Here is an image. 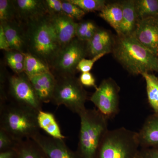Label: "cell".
I'll return each mask as SVG.
<instances>
[{"label": "cell", "mask_w": 158, "mask_h": 158, "mask_svg": "<svg viewBox=\"0 0 158 158\" xmlns=\"http://www.w3.org/2000/svg\"><path fill=\"white\" fill-rule=\"evenodd\" d=\"M119 87L113 79H105L96 88L90 100L108 119L113 118L119 112Z\"/></svg>", "instance_id": "9"}, {"label": "cell", "mask_w": 158, "mask_h": 158, "mask_svg": "<svg viewBox=\"0 0 158 158\" xmlns=\"http://www.w3.org/2000/svg\"><path fill=\"white\" fill-rule=\"evenodd\" d=\"M24 54L25 55L24 73L29 79L51 71L49 66L41 59L30 53Z\"/></svg>", "instance_id": "22"}, {"label": "cell", "mask_w": 158, "mask_h": 158, "mask_svg": "<svg viewBox=\"0 0 158 158\" xmlns=\"http://www.w3.org/2000/svg\"><path fill=\"white\" fill-rule=\"evenodd\" d=\"M78 6L85 12L101 11L107 4L104 0H68Z\"/></svg>", "instance_id": "27"}, {"label": "cell", "mask_w": 158, "mask_h": 158, "mask_svg": "<svg viewBox=\"0 0 158 158\" xmlns=\"http://www.w3.org/2000/svg\"><path fill=\"white\" fill-rule=\"evenodd\" d=\"M79 79L83 86L88 87H94L95 89L98 88L96 86L95 78L90 72L82 73Z\"/></svg>", "instance_id": "33"}, {"label": "cell", "mask_w": 158, "mask_h": 158, "mask_svg": "<svg viewBox=\"0 0 158 158\" xmlns=\"http://www.w3.org/2000/svg\"><path fill=\"white\" fill-rule=\"evenodd\" d=\"M38 112L9 102L0 104V128L16 141L32 139L40 133Z\"/></svg>", "instance_id": "2"}, {"label": "cell", "mask_w": 158, "mask_h": 158, "mask_svg": "<svg viewBox=\"0 0 158 158\" xmlns=\"http://www.w3.org/2000/svg\"><path fill=\"white\" fill-rule=\"evenodd\" d=\"M0 49L1 50L6 51V52L11 50L2 27L1 25H0Z\"/></svg>", "instance_id": "35"}, {"label": "cell", "mask_w": 158, "mask_h": 158, "mask_svg": "<svg viewBox=\"0 0 158 158\" xmlns=\"http://www.w3.org/2000/svg\"><path fill=\"white\" fill-rule=\"evenodd\" d=\"M133 35L145 48L158 57V18L138 21Z\"/></svg>", "instance_id": "11"}, {"label": "cell", "mask_w": 158, "mask_h": 158, "mask_svg": "<svg viewBox=\"0 0 158 158\" xmlns=\"http://www.w3.org/2000/svg\"><path fill=\"white\" fill-rule=\"evenodd\" d=\"M140 147L138 132L121 127L108 130L96 158H136Z\"/></svg>", "instance_id": "5"}, {"label": "cell", "mask_w": 158, "mask_h": 158, "mask_svg": "<svg viewBox=\"0 0 158 158\" xmlns=\"http://www.w3.org/2000/svg\"><path fill=\"white\" fill-rule=\"evenodd\" d=\"M32 140L39 145L48 158H80L77 152L70 149L63 140L47 137L40 133Z\"/></svg>", "instance_id": "12"}, {"label": "cell", "mask_w": 158, "mask_h": 158, "mask_svg": "<svg viewBox=\"0 0 158 158\" xmlns=\"http://www.w3.org/2000/svg\"><path fill=\"white\" fill-rule=\"evenodd\" d=\"M51 31L61 48L76 37L77 23L64 13L47 15Z\"/></svg>", "instance_id": "10"}, {"label": "cell", "mask_w": 158, "mask_h": 158, "mask_svg": "<svg viewBox=\"0 0 158 158\" xmlns=\"http://www.w3.org/2000/svg\"><path fill=\"white\" fill-rule=\"evenodd\" d=\"M86 44L88 55L93 58L100 54L112 52L114 40L107 31L98 29L93 37Z\"/></svg>", "instance_id": "17"}, {"label": "cell", "mask_w": 158, "mask_h": 158, "mask_svg": "<svg viewBox=\"0 0 158 158\" xmlns=\"http://www.w3.org/2000/svg\"><path fill=\"white\" fill-rule=\"evenodd\" d=\"M106 53L100 54L93 57L91 59H82L77 66V71L82 73L89 72L92 69L94 63L98 60L101 59L105 55H106Z\"/></svg>", "instance_id": "30"}, {"label": "cell", "mask_w": 158, "mask_h": 158, "mask_svg": "<svg viewBox=\"0 0 158 158\" xmlns=\"http://www.w3.org/2000/svg\"><path fill=\"white\" fill-rule=\"evenodd\" d=\"M123 9V18L118 36L133 35L138 20L135 8V1L127 0L120 2Z\"/></svg>", "instance_id": "18"}, {"label": "cell", "mask_w": 158, "mask_h": 158, "mask_svg": "<svg viewBox=\"0 0 158 158\" xmlns=\"http://www.w3.org/2000/svg\"><path fill=\"white\" fill-rule=\"evenodd\" d=\"M11 50L27 53L25 31L22 24L17 20L1 23Z\"/></svg>", "instance_id": "14"}, {"label": "cell", "mask_w": 158, "mask_h": 158, "mask_svg": "<svg viewBox=\"0 0 158 158\" xmlns=\"http://www.w3.org/2000/svg\"><path fill=\"white\" fill-rule=\"evenodd\" d=\"M17 20L24 24L33 20L48 15L42 0H12Z\"/></svg>", "instance_id": "13"}, {"label": "cell", "mask_w": 158, "mask_h": 158, "mask_svg": "<svg viewBox=\"0 0 158 158\" xmlns=\"http://www.w3.org/2000/svg\"><path fill=\"white\" fill-rule=\"evenodd\" d=\"M0 158H15L14 150L0 152Z\"/></svg>", "instance_id": "37"}, {"label": "cell", "mask_w": 158, "mask_h": 158, "mask_svg": "<svg viewBox=\"0 0 158 158\" xmlns=\"http://www.w3.org/2000/svg\"><path fill=\"white\" fill-rule=\"evenodd\" d=\"M98 29L95 24L90 21L77 23L76 37L81 41L88 42L93 37Z\"/></svg>", "instance_id": "25"}, {"label": "cell", "mask_w": 158, "mask_h": 158, "mask_svg": "<svg viewBox=\"0 0 158 158\" xmlns=\"http://www.w3.org/2000/svg\"><path fill=\"white\" fill-rule=\"evenodd\" d=\"M81 119L77 153L80 158H96L100 145L108 130V118L98 110L87 109Z\"/></svg>", "instance_id": "3"}, {"label": "cell", "mask_w": 158, "mask_h": 158, "mask_svg": "<svg viewBox=\"0 0 158 158\" xmlns=\"http://www.w3.org/2000/svg\"><path fill=\"white\" fill-rule=\"evenodd\" d=\"M47 15L31 20L23 25L28 52L41 59L50 68L61 47L49 28Z\"/></svg>", "instance_id": "4"}, {"label": "cell", "mask_w": 158, "mask_h": 158, "mask_svg": "<svg viewBox=\"0 0 158 158\" xmlns=\"http://www.w3.org/2000/svg\"><path fill=\"white\" fill-rule=\"evenodd\" d=\"M17 20L16 11L13 1H0V21L1 23ZM18 21V20H17Z\"/></svg>", "instance_id": "26"}, {"label": "cell", "mask_w": 158, "mask_h": 158, "mask_svg": "<svg viewBox=\"0 0 158 158\" xmlns=\"http://www.w3.org/2000/svg\"><path fill=\"white\" fill-rule=\"evenodd\" d=\"M136 158H137V157H136Z\"/></svg>", "instance_id": "38"}, {"label": "cell", "mask_w": 158, "mask_h": 158, "mask_svg": "<svg viewBox=\"0 0 158 158\" xmlns=\"http://www.w3.org/2000/svg\"><path fill=\"white\" fill-rule=\"evenodd\" d=\"M62 2L63 12L74 20L81 19L86 14L80 7L68 2V0L62 1Z\"/></svg>", "instance_id": "28"}, {"label": "cell", "mask_w": 158, "mask_h": 158, "mask_svg": "<svg viewBox=\"0 0 158 158\" xmlns=\"http://www.w3.org/2000/svg\"><path fill=\"white\" fill-rule=\"evenodd\" d=\"M17 142L6 131L0 128V152L13 149Z\"/></svg>", "instance_id": "29"}, {"label": "cell", "mask_w": 158, "mask_h": 158, "mask_svg": "<svg viewBox=\"0 0 158 158\" xmlns=\"http://www.w3.org/2000/svg\"><path fill=\"white\" fill-rule=\"evenodd\" d=\"M8 101L39 113L43 104L38 99L31 81L24 73L15 74L8 79Z\"/></svg>", "instance_id": "8"}, {"label": "cell", "mask_w": 158, "mask_h": 158, "mask_svg": "<svg viewBox=\"0 0 158 158\" xmlns=\"http://www.w3.org/2000/svg\"><path fill=\"white\" fill-rule=\"evenodd\" d=\"M30 80L40 102L48 103L52 102L56 82L52 72L33 77Z\"/></svg>", "instance_id": "15"}, {"label": "cell", "mask_w": 158, "mask_h": 158, "mask_svg": "<svg viewBox=\"0 0 158 158\" xmlns=\"http://www.w3.org/2000/svg\"><path fill=\"white\" fill-rule=\"evenodd\" d=\"M112 52L115 59L131 74L158 73V57L145 48L133 35H118L114 40Z\"/></svg>", "instance_id": "1"}, {"label": "cell", "mask_w": 158, "mask_h": 158, "mask_svg": "<svg viewBox=\"0 0 158 158\" xmlns=\"http://www.w3.org/2000/svg\"><path fill=\"white\" fill-rule=\"evenodd\" d=\"M100 12V17L108 23L118 34L123 18V9L121 3L113 2L106 4Z\"/></svg>", "instance_id": "21"}, {"label": "cell", "mask_w": 158, "mask_h": 158, "mask_svg": "<svg viewBox=\"0 0 158 158\" xmlns=\"http://www.w3.org/2000/svg\"><path fill=\"white\" fill-rule=\"evenodd\" d=\"M137 158H158V148H142L139 150Z\"/></svg>", "instance_id": "34"}, {"label": "cell", "mask_w": 158, "mask_h": 158, "mask_svg": "<svg viewBox=\"0 0 158 158\" xmlns=\"http://www.w3.org/2000/svg\"><path fill=\"white\" fill-rule=\"evenodd\" d=\"M43 2L48 15H53L64 13L61 0H44Z\"/></svg>", "instance_id": "31"}, {"label": "cell", "mask_w": 158, "mask_h": 158, "mask_svg": "<svg viewBox=\"0 0 158 158\" xmlns=\"http://www.w3.org/2000/svg\"><path fill=\"white\" fill-rule=\"evenodd\" d=\"M37 122L40 128L44 130L50 137L60 140L65 139L52 113L42 110L40 111L37 115Z\"/></svg>", "instance_id": "20"}, {"label": "cell", "mask_w": 158, "mask_h": 158, "mask_svg": "<svg viewBox=\"0 0 158 158\" xmlns=\"http://www.w3.org/2000/svg\"><path fill=\"white\" fill-rule=\"evenodd\" d=\"M8 65L15 73V74H19L24 73V62L10 63V64H8Z\"/></svg>", "instance_id": "36"}, {"label": "cell", "mask_w": 158, "mask_h": 158, "mask_svg": "<svg viewBox=\"0 0 158 158\" xmlns=\"http://www.w3.org/2000/svg\"><path fill=\"white\" fill-rule=\"evenodd\" d=\"M141 75L146 82L148 99L154 113L158 114V78L154 74L144 73Z\"/></svg>", "instance_id": "23"}, {"label": "cell", "mask_w": 158, "mask_h": 158, "mask_svg": "<svg viewBox=\"0 0 158 158\" xmlns=\"http://www.w3.org/2000/svg\"><path fill=\"white\" fill-rule=\"evenodd\" d=\"M135 5L138 21L158 18V0H136Z\"/></svg>", "instance_id": "24"}, {"label": "cell", "mask_w": 158, "mask_h": 158, "mask_svg": "<svg viewBox=\"0 0 158 158\" xmlns=\"http://www.w3.org/2000/svg\"><path fill=\"white\" fill-rule=\"evenodd\" d=\"M88 55L86 42L77 37L60 50L50 66L56 77L75 76L77 66Z\"/></svg>", "instance_id": "7"}, {"label": "cell", "mask_w": 158, "mask_h": 158, "mask_svg": "<svg viewBox=\"0 0 158 158\" xmlns=\"http://www.w3.org/2000/svg\"><path fill=\"white\" fill-rule=\"evenodd\" d=\"M5 59L7 65L10 63L24 62L25 60L24 54L15 50H11L6 52Z\"/></svg>", "instance_id": "32"}, {"label": "cell", "mask_w": 158, "mask_h": 158, "mask_svg": "<svg viewBox=\"0 0 158 158\" xmlns=\"http://www.w3.org/2000/svg\"><path fill=\"white\" fill-rule=\"evenodd\" d=\"M13 150L15 158H48L39 145L32 139L17 141Z\"/></svg>", "instance_id": "19"}, {"label": "cell", "mask_w": 158, "mask_h": 158, "mask_svg": "<svg viewBox=\"0 0 158 158\" xmlns=\"http://www.w3.org/2000/svg\"><path fill=\"white\" fill-rule=\"evenodd\" d=\"M56 77V87L51 102L57 106L63 105L78 115L86 110L88 94L79 79L75 76Z\"/></svg>", "instance_id": "6"}, {"label": "cell", "mask_w": 158, "mask_h": 158, "mask_svg": "<svg viewBox=\"0 0 158 158\" xmlns=\"http://www.w3.org/2000/svg\"><path fill=\"white\" fill-rule=\"evenodd\" d=\"M140 147L158 148V114L148 116L138 132Z\"/></svg>", "instance_id": "16"}]
</instances>
